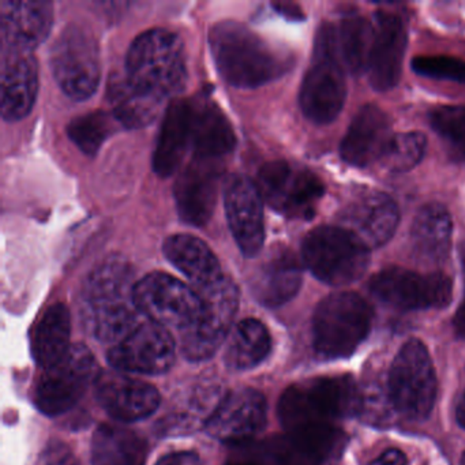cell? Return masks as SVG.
<instances>
[{
    "mask_svg": "<svg viewBox=\"0 0 465 465\" xmlns=\"http://www.w3.org/2000/svg\"><path fill=\"white\" fill-rule=\"evenodd\" d=\"M208 40L217 72L235 88H260L282 77L292 64L290 56L236 21L212 26Z\"/></svg>",
    "mask_w": 465,
    "mask_h": 465,
    "instance_id": "obj_1",
    "label": "cell"
},
{
    "mask_svg": "<svg viewBox=\"0 0 465 465\" xmlns=\"http://www.w3.org/2000/svg\"><path fill=\"white\" fill-rule=\"evenodd\" d=\"M268 420L265 397L254 389L230 391L206 421L211 437L223 442L249 440L262 431Z\"/></svg>",
    "mask_w": 465,
    "mask_h": 465,
    "instance_id": "obj_18",
    "label": "cell"
},
{
    "mask_svg": "<svg viewBox=\"0 0 465 465\" xmlns=\"http://www.w3.org/2000/svg\"><path fill=\"white\" fill-rule=\"evenodd\" d=\"M197 292L203 299V314L192 328L182 331V352L192 361H206L217 352L239 306L238 287L228 276Z\"/></svg>",
    "mask_w": 465,
    "mask_h": 465,
    "instance_id": "obj_12",
    "label": "cell"
},
{
    "mask_svg": "<svg viewBox=\"0 0 465 465\" xmlns=\"http://www.w3.org/2000/svg\"><path fill=\"white\" fill-rule=\"evenodd\" d=\"M50 66L59 88L75 102L94 96L102 75L99 45L91 32L70 24L56 37Z\"/></svg>",
    "mask_w": 465,
    "mask_h": 465,
    "instance_id": "obj_8",
    "label": "cell"
},
{
    "mask_svg": "<svg viewBox=\"0 0 465 465\" xmlns=\"http://www.w3.org/2000/svg\"><path fill=\"white\" fill-rule=\"evenodd\" d=\"M371 321V307L358 293H331L312 318L315 352L323 359L348 358L369 336Z\"/></svg>",
    "mask_w": 465,
    "mask_h": 465,
    "instance_id": "obj_4",
    "label": "cell"
},
{
    "mask_svg": "<svg viewBox=\"0 0 465 465\" xmlns=\"http://www.w3.org/2000/svg\"><path fill=\"white\" fill-rule=\"evenodd\" d=\"M412 69L421 77L465 84V61L449 56H418Z\"/></svg>",
    "mask_w": 465,
    "mask_h": 465,
    "instance_id": "obj_39",
    "label": "cell"
},
{
    "mask_svg": "<svg viewBox=\"0 0 465 465\" xmlns=\"http://www.w3.org/2000/svg\"><path fill=\"white\" fill-rule=\"evenodd\" d=\"M407 48L404 21L389 12L375 15L374 40L370 53V84L378 92L393 89L401 77L402 61Z\"/></svg>",
    "mask_w": 465,
    "mask_h": 465,
    "instance_id": "obj_22",
    "label": "cell"
},
{
    "mask_svg": "<svg viewBox=\"0 0 465 465\" xmlns=\"http://www.w3.org/2000/svg\"><path fill=\"white\" fill-rule=\"evenodd\" d=\"M274 7H276L277 12L282 13V15L291 18V20H299V18H302L301 9L296 7L295 5L276 4Z\"/></svg>",
    "mask_w": 465,
    "mask_h": 465,
    "instance_id": "obj_44",
    "label": "cell"
},
{
    "mask_svg": "<svg viewBox=\"0 0 465 465\" xmlns=\"http://www.w3.org/2000/svg\"><path fill=\"white\" fill-rule=\"evenodd\" d=\"M454 329H456L457 334L461 337H465V296L462 303L460 304L459 310H457L456 315H454Z\"/></svg>",
    "mask_w": 465,
    "mask_h": 465,
    "instance_id": "obj_45",
    "label": "cell"
},
{
    "mask_svg": "<svg viewBox=\"0 0 465 465\" xmlns=\"http://www.w3.org/2000/svg\"><path fill=\"white\" fill-rule=\"evenodd\" d=\"M108 103L113 107L116 122L126 129H143L156 121L162 113V100L138 91L122 75H113L108 81Z\"/></svg>",
    "mask_w": 465,
    "mask_h": 465,
    "instance_id": "obj_30",
    "label": "cell"
},
{
    "mask_svg": "<svg viewBox=\"0 0 465 465\" xmlns=\"http://www.w3.org/2000/svg\"><path fill=\"white\" fill-rule=\"evenodd\" d=\"M272 350L268 329L261 321H241L228 337L224 352L225 366L232 371H246L265 361Z\"/></svg>",
    "mask_w": 465,
    "mask_h": 465,
    "instance_id": "obj_33",
    "label": "cell"
},
{
    "mask_svg": "<svg viewBox=\"0 0 465 465\" xmlns=\"http://www.w3.org/2000/svg\"><path fill=\"white\" fill-rule=\"evenodd\" d=\"M192 141V99L173 100L165 110L152 167L160 178H170L181 167Z\"/></svg>",
    "mask_w": 465,
    "mask_h": 465,
    "instance_id": "obj_27",
    "label": "cell"
},
{
    "mask_svg": "<svg viewBox=\"0 0 465 465\" xmlns=\"http://www.w3.org/2000/svg\"><path fill=\"white\" fill-rule=\"evenodd\" d=\"M54 7L51 2H9L0 6L2 47L34 53L50 36Z\"/></svg>",
    "mask_w": 465,
    "mask_h": 465,
    "instance_id": "obj_23",
    "label": "cell"
},
{
    "mask_svg": "<svg viewBox=\"0 0 465 465\" xmlns=\"http://www.w3.org/2000/svg\"><path fill=\"white\" fill-rule=\"evenodd\" d=\"M227 465H262V464H255V462L242 461V462H231V464H227Z\"/></svg>",
    "mask_w": 465,
    "mask_h": 465,
    "instance_id": "obj_47",
    "label": "cell"
},
{
    "mask_svg": "<svg viewBox=\"0 0 465 465\" xmlns=\"http://www.w3.org/2000/svg\"><path fill=\"white\" fill-rule=\"evenodd\" d=\"M141 314L157 325L184 331L203 314V303L194 288L163 272L146 274L133 292Z\"/></svg>",
    "mask_w": 465,
    "mask_h": 465,
    "instance_id": "obj_11",
    "label": "cell"
},
{
    "mask_svg": "<svg viewBox=\"0 0 465 465\" xmlns=\"http://www.w3.org/2000/svg\"><path fill=\"white\" fill-rule=\"evenodd\" d=\"M224 209L231 233L242 254L254 258L265 242L262 195L244 175H230L224 182Z\"/></svg>",
    "mask_w": 465,
    "mask_h": 465,
    "instance_id": "obj_15",
    "label": "cell"
},
{
    "mask_svg": "<svg viewBox=\"0 0 465 465\" xmlns=\"http://www.w3.org/2000/svg\"><path fill=\"white\" fill-rule=\"evenodd\" d=\"M96 397L111 418L126 423L149 418L160 405V393L153 385L121 372L100 374Z\"/></svg>",
    "mask_w": 465,
    "mask_h": 465,
    "instance_id": "obj_21",
    "label": "cell"
},
{
    "mask_svg": "<svg viewBox=\"0 0 465 465\" xmlns=\"http://www.w3.org/2000/svg\"><path fill=\"white\" fill-rule=\"evenodd\" d=\"M146 443L124 427L102 424L92 438V465H143Z\"/></svg>",
    "mask_w": 465,
    "mask_h": 465,
    "instance_id": "obj_32",
    "label": "cell"
},
{
    "mask_svg": "<svg viewBox=\"0 0 465 465\" xmlns=\"http://www.w3.org/2000/svg\"><path fill=\"white\" fill-rule=\"evenodd\" d=\"M450 214L440 203L423 206L413 219L411 243L413 252L427 262H440L448 257L451 244Z\"/></svg>",
    "mask_w": 465,
    "mask_h": 465,
    "instance_id": "obj_29",
    "label": "cell"
},
{
    "mask_svg": "<svg viewBox=\"0 0 465 465\" xmlns=\"http://www.w3.org/2000/svg\"><path fill=\"white\" fill-rule=\"evenodd\" d=\"M134 287L132 266L119 255L108 258L92 272L84 298L97 340L116 345L141 325V312L133 299Z\"/></svg>",
    "mask_w": 465,
    "mask_h": 465,
    "instance_id": "obj_2",
    "label": "cell"
},
{
    "mask_svg": "<svg viewBox=\"0 0 465 465\" xmlns=\"http://www.w3.org/2000/svg\"><path fill=\"white\" fill-rule=\"evenodd\" d=\"M99 377V364L92 351L84 344L72 345L66 355L45 369L35 383V405L47 416L66 413Z\"/></svg>",
    "mask_w": 465,
    "mask_h": 465,
    "instance_id": "obj_10",
    "label": "cell"
},
{
    "mask_svg": "<svg viewBox=\"0 0 465 465\" xmlns=\"http://www.w3.org/2000/svg\"><path fill=\"white\" fill-rule=\"evenodd\" d=\"M72 321L64 303H55L45 310L32 337V353L43 370L58 363L70 350Z\"/></svg>",
    "mask_w": 465,
    "mask_h": 465,
    "instance_id": "obj_31",
    "label": "cell"
},
{
    "mask_svg": "<svg viewBox=\"0 0 465 465\" xmlns=\"http://www.w3.org/2000/svg\"><path fill=\"white\" fill-rule=\"evenodd\" d=\"M138 91L164 102L186 88V54L178 35L156 28L141 34L130 45L126 74Z\"/></svg>",
    "mask_w": 465,
    "mask_h": 465,
    "instance_id": "obj_3",
    "label": "cell"
},
{
    "mask_svg": "<svg viewBox=\"0 0 465 465\" xmlns=\"http://www.w3.org/2000/svg\"><path fill=\"white\" fill-rule=\"evenodd\" d=\"M374 28L364 18L352 15L345 17L336 29L337 51L341 64L352 74H361L369 64Z\"/></svg>",
    "mask_w": 465,
    "mask_h": 465,
    "instance_id": "obj_35",
    "label": "cell"
},
{
    "mask_svg": "<svg viewBox=\"0 0 465 465\" xmlns=\"http://www.w3.org/2000/svg\"><path fill=\"white\" fill-rule=\"evenodd\" d=\"M0 113L6 122L31 114L39 92V69L34 53L2 47Z\"/></svg>",
    "mask_w": 465,
    "mask_h": 465,
    "instance_id": "obj_20",
    "label": "cell"
},
{
    "mask_svg": "<svg viewBox=\"0 0 465 465\" xmlns=\"http://www.w3.org/2000/svg\"><path fill=\"white\" fill-rule=\"evenodd\" d=\"M115 121V116L105 111H94L73 119L67 135L84 154L94 157L114 132Z\"/></svg>",
    "mask_w": 465,
    "mask_h": 465,
    "instance_id": "obj_36",
    "label": "cell"
},
{
    "mask_svg": "<svg viewBox=\"0 0 465 465\" xmlns=\"http://www.w3.org/2000/svg\"><path fill=\"white\" fill-rule=\"evenodd\" d=\"M426 146L427 140L421 133L411 132L393 135L378 163L388 173H408L421 162L426 153Z\"/></svg>",
    "mask_w": 465,
    "mask_h": 465,
    "instance_id": "obj_37",
    "label": "cell"
},
{
    "mask_svg": "<svg viewBox=\"0 0 465 465\" xmlns=\"http://www.w3.org/2000/svg\"><path fill=\"white\" fill-rule=\"evenodd\" d=\"M269 456L273 465H321L322 460L299 445L292 438L280 437L269 443Z\"/></svg>",
    "mask_w": 465,
    "mask_h": 465,
    "instance_id": "obj_40",
    "label": "cell"
},
{
    "mask_svg": "<svg viewBox=\"0 0 465 465\" xmlns=\"http://www.w3.org/2000/svg\"><path fill=\"white\" fill-rule=\"evenodd\" d=\"M461 465H465V454H464V457H462Z\"/></svg>",
    "mask_w": 465,
    "mask_h": 465,
    "instance_id": "obj_48",
    "label": "cell"
},
{
    "mask_svg": "<svg viewBox=\"0 0 465 465\" xmlns=\"http://www.w3.org/2000/svg\"><path fill=\"white\" fill-rule=\"evenodd\" d=\"M347 97L344 72L339 58L336 28L325 24L315 40L314 58L299 94L302 113L315 124H331Z\"/></svg>",
    "mask_w": 465,
    "mask_h": 465,
    "instance_id": "obj_5",
    "label": "cell"
},
{
    "mask_svg": "<svg viewBox=\"0 0 465 465\" xmlns=\"http://www.w3.org/2000/svg\"><path fill=\"white\" fill-rule=\"evenodd\" d=\"M388 389L391 404L404 418H429L437 399V375L420 340L412 339L402 345L391 363Z\"/></svg>",
    "mask_w": 465,
    "mask_h": 465,
    "instance_id": "obj_7",
    "label": "cell"
},
{
    "mask_svg": "<svg viewBox=\"0 0 465 465\" xmlns=\"http://www.w3.org/2000/svg\"><path fill=\"white\" fill-rule=\"evenodd\" d=\"M165 258L192 282L195 291L211 287L225 276L219 260L208 244L190 233H176L165 239Z\"/></svg>",
    "mask_w": 465,
    "mask_h": 465,
    "instance_id": "obj_28",
    "label": "cell"
},
{
    "mask_svg": "<svg viewBox=\"0 0 465 465\" xmlns=\"http://www.w3.org/2000/svg\"><path fill=\"white\" fill-rule=\"evenodd\" d=\"M302 266L285 247L272 250L252 282L255 299L266 307H280L301 290Z\"/></svg>",
    "mask_w": 465,
    "mask_h": 465,
    "instance_id": "obj_26",
    "label": "cell"
},
{
    "mask_svg": "<svg viewBox=\"0 0 465 465\" xmlns=\"http://www.w3.org/2000/svg\"><path fill=\"white\" fill-rule=\"evenodd\" d=\"M156 465H203V462L193 451H175L160 459Z\"/></svg>",
    "mask_w": 465,
    "mask_h": 465,
    "instance_id": "obj_42",
    "label": "cell"
},
{
    "mask_svg": "<svg viewBox=\"0 0 465 465\" xmlns=\"http://www.w3.org/2000/svg\"><path fill=\"white\" fill-rule=\"evenodd\" d=\"M277 412L288 437L322 461L344 448V432L310 396L303 382L290 386L282 393Z\"/></svg>",
    "mask_w": 465,
    "mask_h": 465,
    "instance_id": "obj_9",
    "label": "cell"
},
{
    "mask_svg": "<svg viewBox=\"0 0 465 465\" xmlns=\"http://www.w3.org/2000/svg\"><path fill=\"white\" fill-rule=\"evenodd\" d=\"M340 224L350 231L369 249L383 246L391 241L400 223L396 203L377 190H361L344 208Z\"/></svg>",
    "mask_w": 465,
    "mask_h": 465,
    "instance_id": "obj_17",
    "label": "cell"
},
{
    "mask_svg": "<svg viewBox=\"0 0 465 465\" xmlns=\"http://www.w3.org/2000/svg\"><path fill=\"white\" fill-rule=\"evenodd\" d=\"M456 418L460 426L465 429V393L461 400H460L459 405H457Z\"/></svg>",
    "mask_w": 465,
    "mask_h": 465,
    "instance_id": "obj_46",
    "label": "cell"
},
{
    "mask_svg": "<svg viewBox=\"0 0 465 465\" xmlns=\"http://www.w3.org/2000/svg\"><path fill=\"white\" fill-rule=\"evenodd\" d=\"M175 361V342L164 326L141 323L132 334L113 345L108 361L121 371L134 374H164Z\"/></svg>",
    "mask_w": 465,
    "mask_h": 465,
    "instance_id": "obj_16",
    "label": "cell"
},
{
    "mask_svg": "<svg viewBox=\"0 0 465 465\" xmlns=\"http://www.w3.org/2000/svg\"><path fill=\"white\" fill-rule=\"evenodd\" d=\"M258 190L279 213L309 219L314 214L325 187L318 176L290 163L271 162L258 173Z\"/></svg>",
    "mask_w": 465,
    "mask_h": 465,
    "instance_id": "obj_13",
    "label": "cell"
},
{
    "mask_svg": "<svg viewBox=\"0 0 465 465\" xmlns=\"http://www.w3.org/2000/svg\"><path fill=\"white\" fill-rule=\"evenodd\" d=\"M236 145L232 124L222 108L208 97L192 99V141L194 159L219 162Z\"/></svg>",
    "mask_w": 465,
    "mask_h": 465,
    "instance_id": "obj_25",
    "label": "cell"
},
{
    "mask_svg": "<svg viewBox=\"0 0 465 465\" xmlns=\"http://www.w3.org/2000/svg\"><path fill=\"white\" fill-rule=\"evenodd\" d=\"M223 168L213 160L194 159L176 181L175 203L182 222L192 227L208 224L216 208Z\"/></svg>",
    "mask_w": 465,
    "mask_h": 465,
    "instance_id": "obj_19",
    "label": "cell"
},
{
    "mask_svg": "<svg viewBox=\"0 0 465 465\" xmlns=\"http://www.w3.org/2000/svg\"><path fill=\"white\" fill-rule=\"evenodd\" d=\"M430 124L445 143L449 154L465 162V107H440L430 114Z\"/></svg>",
    "mask_w": 465,
    "mask_h": 465,
    "instance_id": "obj_38",
    "label": "cell"
},
{
    "mask_svg": "<svg viewBox=\"0 0 465 465\" xmlns=\"http://www.w3.org/2000/svg\"><path fill=\"white\" fill-rule=\"evenodd\" d=\"M451 290V280L445 274H420L402 268L383 269L370 282L375 298L405 312L446 307Z\"/></svg>",
    "mask_w": 465,
    "mask_h": 465,
    "instance_id": "obj_14",
    "label": "cell"
},
{
    "mask_svg": "<svg viewBox=\"0 0 465 465\" xmlns=\"http://www.w3.org/2000/svg\"><path fill=\"white\" fill-rule=\"evenodd\" d=\"M391 138L393 134L388 115L377 105H364L342 138L340 146L341 159L353 167H367L380 162Z\"/></svg>",
    "mask_w": 465,
    "mask_h": 465,
    "instance_id": "obj_24",
    "label": "cell"
},
{
    "mask_svg": "<svg viewBox=\"0 0 465 465\" xmlns=\"http://www.w3.org/2000/svg\"><path fill=\"white\" fill-rule=\"evenodd\" d=\"M309 393L334 420L355 416L361 410V394L351 377H321L304 381Z\"/></svg>",
    "mask_w": 465,
    "mask_h": 465,
    "instance_id": "obj_34",
    "label": "cell"
},
{
    "mask_svg": "<svg viewBox=\"0 0 465 465\" xmlns=\"http://www.w3.org/2000/svg\"><path fill=\"white\" fill-rule=\"evenodd\" d=\"M302 258L312 276L333 287L361 279L370 265V249L341 227L322 225L304 238Z\"/></svg>",
    "mask_w": 465,
    "mask_h": 465,
    "instance_id": "obj_6",
    "label": "cell"
},
{
    "mask_svg": "<svg viewBox=\"0 0 465 465\" xmlns=\"http://www.w3.org/2000/svg\"><path fill=\"white\" fill-rule=\"evenodd\" d=\"M36 465H80L78 464L77 457L73 453L72 449L66 443L61 440H53L48 443L39 459H37Z\"/></svg>",
    "mask_w": 465,
    "mask_h": 465,
    "instance_id": "obj_41",
    "label": "cell"
},
{
    "mask_svg": "<svg viewBox=\"0 0 465 465\" xmlns=\"http://www.w3.org/2000/svg\"><path fill=\"white\" fill-rule=\"evenodd\" d=\"M407 456L400 449L391 448L383 451L380 457L372 460L369 465H407Z\"/></svg>",
    "mask_w": 465,
    "mask_h": 465,
    "instance_id": "obj_43",
    "label": "cell"
}]
</instances>
